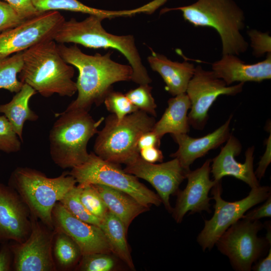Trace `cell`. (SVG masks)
<instances>
[{
  "label": "cell",
  "instance_id": "6da1fadb",
  "mask_svg": "<svg viewBox=\"0 0 271 271\" xmlns=\"http://www.w3.org/2000/svg\"><path fill=\"white\" fill-rule=\"evenodd\" d=\"M57 47L66 62L79 72L76 82L77 96L66 110L89 111L93 104L98 106L103 102L114 83L131 80V67L112 60L113 52L91 55L83 53L76 44L68 47L59 44Z\"/></svg>",
  "mask_w": 271,
  "mask_h": 271
},
{
  "label": "cell",
  "instance_id": "7a4b0ae2",
  "mask_svg": "<svg viewBox=\"0 0 271 271\" xmlns=\"http://www.w3.org/2000/svg\"><path fill=\"white\" fill-rule=\"evenodd\" d=\"M74 68L60 55L53 40L38 43L23 52L20 80L45 97L56 94L72 96L76 92Z\"/></svg>",
  "mask_w": 271,
  "mask_h": 271
},
{
  "label": "cell",
  "instance_id": "3957f363",
  "mask_svg": "<svg viewBox=\"0 0 271 271\" xmlns=\"http://www.w3.org/2000/svg\"><path fill=\"white\" fill-rule=\"evenodd\" d=\"M103 20L101 17L89 15L81 21L75 18L65 20L53 40L59 44L72 43L92 49L116 50L125 57L131 67V81L139 85L150 83L152 79L143 64L134 37L117 36L106 32L101 24Z\"/></svg>",
  "mask_w": 271,
  "mask_h": 271
},
{
  "label": "cell",
  "instance_id": "277c9868",
  "mask_svg": "<svg viewBox=\"0 0 271 271\" xmlns=\"http://www.w3.org/2000/svg\"><path fill=\"white\" fill-rule=\"evenodd\" d=\"M182 12L184 20L196 27H210L219 34L222 54L238 55L246 51L248 43L241 31L245 27V17L233 0H197L194 3L175 8H164L161 13Z\"/></svg>",
  "mask_w": 271,
  "mask_h": 271
},
{
  "label": "cell",
  "instance_id": "5b68a950",
  "mask_svg": "<svg viewBox=\"0 0 271 271\" xmlns=\"http://www.w3.org/2000/svg\"><path fill=\"white\" fill-rule=\"evenodd\" d=\"M56 115L49 134L50 155L60 168L72 169L87 160L88 142L104 118L95 120L88 111L79 110H65Z\"/></svg>",
  "mask_w": 271,
  "mask_h": 271
},
{
  "label": "cell",
  "instance_id": "8992f818",
  "mask_svg": "<svg viewBox=\"0 0 271 271\" xmlns=\"http://www.w3.org/2000/svg\"><path fill=\"white\" fill-rule=\"evenodd\" d=\"M76 183L69 172L49 178L35 169L18 167L11 173L8 184L20 195L32 215L54 228L53 209Z\"/></svg>",
  "mask_w": 271,
  "mask_h": 271
},
{
  "label": "cell",
  "instance_id": "52a82bcc",
  "mask_svg": "<svg viewBox=\"0 0 271 271\" xmlns=\"http://www.w3.org/2000/svg\"><path fill=\"white\" fill-rule=\"evenodd\" d=\"M156 121L155 117L140 110L120 121L111 114L97 133L93 153L104 160L126 165L140 156L138 141L143 133L152 130Z\"/></svg>",
  "mask_w": 271,
  "mask_h": 271
},
{
  "label": "cell",
  "instance_id": "ba28073f",
  "mask_svg": "<svg viewBox=\"0 0 271 271\" xmlns=\"http://www.w3.org/2000/svg\"><path fill=\"white\" fill-rule=\"evenodd\" d=\"M69 173L78 184L105 185L129 195L148 207L162 203L159 195L137 177L125 172L119 164L104 160L93 152L89 153L84 163L72 168Z\"/></svg>",
  "mask_w": 271,
  "mask_h": 271
},
{
  "label": "cell",
  "instance_id": "9c48e42d",
  "mask_svg": "<svg viewBox=\"0 0 271 271\" xmlns=\"http://www.w3.org/2000/svg\"><path fill=\"white\" fill-rule=\"evenodd\" d=\"M221 180L216 182L211 189L215 203L214 212L209 220H204V226L198 235L197 241L203 251L211 250L223 233L233 223L241 219L254 206L265 201L270 195V187L261 186L251 188L243 199L228 202L221 197Z\"/></svg>",
  "mask_w": 271,
  "mask_h": 271
},
{
  "label": "cell",
  "instance_id": "30bf717a",
  "mask_svg": "<svg viewBox=\"0 0 271 271\" xmlns=\"http://www.w3.org/2000/svg\"><path fill=\"white\" fill-rule=\"evenodd\" d=\"M263 226L259 220L240 219L216 241L215 245L221 253L227 256L234 270L250 271L253 263L264 254L268 244L271 245L265 238L257 236Z\"/></svg>",
  "mask_w": 271,
  "mask_h": 271
},
{
  "label": "cell",
  "instance_id": "8fae6325",
  "mask_svg": "<svg viewBox=\"0 0 271 271\" xmlns=\"http://www.w3.org/2000/svg\"><path fill=\"white\" fill-rule=\"evenodd\" d=\"M244 84L240 82L228 86L212 70H205L200 65L195 67L186 91L191 104L188 114L190 125L195 129H203L209 117V110L217 97L235 95L242 91Z\"/></svg>",
  "mask_w": 271,
  "mask_h": 271
},
{
  "label": "cell",
  "instance_id": "7c38bea8",
  "mask_svg": "<svg viewBox=\"0 0 271 271\" xmlns=\"http://www.w3.org/2000/svg\"><path fill=\"white\" fill-rule=\"evenodd\" d=\"M31 233L25 241H10L13 254V270H57L52 254L54 228L33 215Z\"/></svg>",
  "mask_w": 271,
  "mask_h": 271
},
{
  "label": "cell",
  "instance_id": "4fadbf2b",
  "mask_svg": "<svg viewBox=\"0 0 271 271\" xmlns=\"http://www.w3.org/2000/svg\"><path fill=\"white\" fill-rule=\"evenodd\" d=\"M65 20L59 11H47L0 33V59L24 51L41 42L53 40Z\"/></svg>",
  "mask_w": 271,
  "mask_h": 271
},
{
  "label": "cell",
  "instance_id": "5bb4252c",
  "mask_svg": "<svg viewBox=\"0 0 271 271\" xmlns=\"http://www.w3.org/2000/svg\"><path fill=\"white\" fill-rule=\"evenodd\" d=\"M123 170L150 183L157 191L166 209L172 212L170 196L177 194L180 185L186 179L190 170L183 168L176 158L165 163L155 164L147 162L139 156L126 165Z\"/></svg>",
  "mask_w": 271,
  "mask_h": 271
},
{
  "label": "cell",
  "instance_id": "9a60e30c",
  "mask_svg": "<svg viewBox=\"0 0 271 271\" xmlns=\"http://www.w3.org/2000/svg\"><path fill=\"white\" fill-rule=\"evenodd\" d=\"M32 215L18 192L0 181V244L22 242L32 230Z\"/></svg>",
  "mask_w": 271,
  "mask_h": 271
},
{
  "label": "cell",
  "instance_id": "2e32d148",
  "mask_svg": "<svg viewBox=\"0 0 271 271\" xmlns=\"http://www.w3.org/2000/svg\"><path fill=\"white\" fill-rule=\"evenodd\" d=\"M207 159L202 166L189 170L186 175L187 184L183 190H179L175 206L172 209L173 217L177 223H181L188 212L190 214L206 211L211 212L209 193L216 181L211 180V163Z\"/></svg>",
  "mask_w": 271,
  "mask_h": 271
},
{
  "label": "cell",
  "instance_id": "e0dca14e",
  "mask_svg": "<svg viewBox=\"0 0 271 271\" xmlns=\"http://www.w3.org/2000/svg\"><path fill=\"white\" fill-rule=\"evenodd\" d=\"M53 228L69 235L78 245L83 255L111 252L100 227L83 221L71 214L60 202L52 211Z\"/></svg>",
  "mask_w": 271,
  "mask_h": 271
},
{
  "label": "cell",
  "instance_id": "ac0fdd59",
  "mask_svg": "<svg viewBox=\"0 0 271 271\" xmlns=\"http://www.w3.org/2000/svg\"><path fill=\"white\" fill-rule=\"evenodd\" d=\"M239 141L232 133L219 154L212 160L211 173L218 181L225 176H232L247 184L251 188L259 187V182L253 171L254 147H249L245 153L243 163L238 162L235 157L241 152Z\"/></svg>",
  "mask_w": 271,
  "mask_h": 271
},
{
  "label": "cell",
  "instance_id": "d6986e66",
  "mask_svg": "<svg viewBox=\"0 0 271 271\" xmlns=\"http://www.w3.org/2000/svg\"><path fill=\"white\" fill-rule=\"evenodd\" d=\"M233 115L214 131L203 137L194 138L187 133L172 135L178 145V149L171 157L177 158L183 168L190 166L197 159L206 155L210 150L219 147L226 142L231 133L230 122Z\"/></svg>",
  "mask_w": 271,
  "mask_h": 271
},
{
  "label": "cell",
  "instance_id": "ffe728a7",
  "mask_svg": "<svg viewBox=\"0 0 271 271\" xmlns=\"http://www.w3.org/2000/svg\"><path fill=\"white\" fill-rule=\"evenodd\" d=\"M212 69L228 86L235 82H261L271 78V53L254 64L246 63L235 55H222L221 59L212 64Z\"/></svg>",
  "mask_w": 271,
  "mask_h": 271
},
{
  "label": "cell",
  "instance_id": "44dd1931",
  "mask_svg": "<svg viewBox=\"0 0 271 271\" xmlns=\"http://www.w3.org/2000/svg\"><path fill=\"white\" fill-rule=\"evenodd\" d=\"M152 69L158 72L166 84V90L173 96L186 93L195 67L186 61H173L165 55L152 51L147 58Z\"/></svg>",
  "mask_w": 271,
  "mask_h": 271
},
{
  "label": "cell",
  "instance_id": "7402d4cb",
  "mask_svg": "<svg viewBox=\"0 0 271 271\" xmlns=\"http://www.w3.org/2000/svg\"><path fill=\"white\" fill-rule=\"evenodd\" d=\"M191 105L186 93L170 98L167 107L161 118L156 121L152 130L160 138L167 133L172 135L188 133L190 126L188 111Z\"/></svg>",
  "mask_w": 271,
  "mask_h": 271
},
{
  "label": "cell",
  "instance_id": "603a6c76",
  "mask_svg": "<svg viewBox=\"0 0 271 271\" xmlns=\"http://www.w3.org/2000/svg\"><path fill=\"white\" fill-rule=\"evenodd\" d=\"M94 185L108 210L122 221L127 230L136 217L149 209L122 191L103 185Z\"/></svg>",
  "mask_w": 271,
  "mask_h": 271
},
{
  "label": "cell",
  "instance_id": "cb8c5ba5",
  "mask_svg": "<svg viewBox=\"0 0 271 271\" xmlns=\"http://www.w3.org/2000/svg\"><path fill=\"white\" fill-rule=\"evenodd\" d=\"M36 93L31 86L23 83L10 101L0 104V113L7 118L22 142L25 122L35 121L39 118L38 115L29 105L31 98Z\"/></svg>",
  "mask_w": 271,
  "mask_h": 271
},
{
  "label": "cell",
  "instance_id": "d4e9b609",
  "mask_svg": "<svg viewBox=\"0 0 271 271\" xmlns=\"http://www.w3.org/2000/svg\"><path fill=\"white\" fill-rule=\"evenodd\" d=\"M100 228L109 245L110 251L129 268H134L126 239L127 230L122 221L109 211L101 220Z\"/></svg>",
  "mask_w": 271,
  "mask_h": 271
},
{
  "label": "cell",
  "instance_id": "484cf974",
  "mask_svg": "<svg viewBox=\"0 0 271 271\" xmlns=\"http://www.w3.org/2000/svg\"><path fill=\"white\" fill-rule=\"evenodd\" d=\"M32 2L37 10L40 13L50 11H69L95 15L104 19L131 17L139 13L138 9L119 11L97 9L86 6L78 0H32Z\"/></svg>",
  "mask_w": 271,
  "mask_h": 271
},
{
  "label": "cell",
  "instance_id": "4316f807",
  "mask_svg": "<svg viewBox=\"0 0 271 271\" xmlns=\"http://www.w3.org/2000/svg\"><path fill=\"white\" fill-rule=\"evenodd\" d=\"M55 230L52 254L56 269L67 270L79 261L82 254L78 245L69 235Z\"/></svg>",
  "mask_w": 271,
  "mask_h": 271
},
{
  "label": "cell",
  "instance_id": "83f0119b",
  "mask_svg": "<svg viewBox=\"0 0 271 271\" xmlns=\"http://www.w3.org/2000/svg\"><path fill=\"white\" fill-rule=\"evenodd\" d=\"M23 52L0 59V89L16 93L21 89L23 83L17 75L23 66Z\"/></svg>",
  "mask_w": 271,
  "mask_h": 271
},
{
  "label": "cell",
  "instance_id": "f1b7e54d",
  "mask_svg": "<svg viewBox=\"0 0 271 271\" xmlns=\"http://www.w3.org/2000/svg\"><path fill=\"white\" fill-rule=\"evenodd\" d=\"M81 188V185H76L59 202L76 218L100 227L101 220L90 213L80 200Z\"/></svg>",
  "mask_w": 271,
  "mask_h": 271
},
{
  "label": "cell",
  "instance_id": "f546056e",
  "mask_svg": "<svg viewBox=\"0 0 271 271\" xmlns=\"http://www.w3.org/2000/svg\"><path fill=\"white\" fill-rule=\"evenodd\" d=\"M152 87L149 84H140L138 87L129 90L125 94L139 110L155 117L157 106L152 95Z\"/></svg>",
  "mask_w": 271,
  "mask_h": 271
},
{
  "label": "cell",
  "instance_id": "4dcf8cb0",
  "mask_svg": "<svg viewBox=\"0 0 271 271\" xmlns=\"http://www.w3.org/2000/svg\"><path fill=\"white\" fill-rule=\"evenodd\" d=\"M103 103L108 111L120 121L125 116L139 110L125 94L112 90L106 96Z\"/></svg>",
  "mask_w": 271,
  "mask_h": 271
},
{
  "label": "cell",
  "instance_id": "1f68e13d",
  "mask_svg": "<svg viewBox=\"0 0 271 271\" xmlns=\"http://www.w3.org/2000/svg\"><path fill=\"white\" fill-rule=\"evenodd\" d=\"M80 185L82 203L90 213L102 220L108 209L96 188L94 185Z\"/></svg>",
  "mask_w": 271,
  "mask_h": 271
},
{
  "label": "cell",
  "instance_id": "d6a6232c",
  "mask_svg": "<svg viewBox=\"0 0 271 271\" xmlns=\"http://www.w3.org/2000/svg\"><path fill=\"white\" fill-rule=\"evenodd\" d=\"M115 265L114 259L108 253H96L83 255L77 269L81 271H110Z\"/></svg>",
  "mask_w": 271,
  "mask_h": 271
},
{
  "label": "cell",
  "instance_id": "836d02e7",
  "mask_svg": "<svg viewBox=\"0 0 271 271\" xmlns=\"http://www.w3.org/2000/svg\"><path fill=\"white\" fill-rule=\"evenodd\" d=\"M22 141L12 124L4 115H0V152L7 154L19 152Z\"/></svg>",
  "mask_w": 271,
  "mask_h": 271
},
{
  "label": "cell",
  "instance_id": "e575fe53",
  "mask_svg": "<svg viewBox=\"0 0 271 271\" xmlns=\"http://www.w3.org/2000/svg\"><path fill=\"white\" fill-rule=\"evenodd\" d=\"M247 34L250 40L253 55L261 57L266 53H271V37L267 33L252 29L248 31Z\"/></svg>",
  "mask_w": 271,
  "mask_h": 271
},
{
  "label": "cell",
  "instance_id": "d590c367",
  "mask_svg": "<svg viewBox=\"0 0 271 271\" xmlns=\"http://www.w3.org/2000/svg\"><path fill=\"white\" fill-rule=\"evenodd\" d=\"M25 20L10 5L0 0V33L14 28Z\"/></svg>",
  "mask_w": 271,
  "mask_h": 271
},
{
  "label": "cell",
  "instance_id": "8d00e7d4",
  "mask_svg": "<svg viewBox=\"0 0 271 271\" xmlns=\"http://www.w3.org/2000/svg\"><path fill=\"white\" fill-rule=\"evenodd\" d=\"M23 19L34 17L41 13L37 10L32 0H4Z\"/></svg>",
  "mask_w": 271,
  "mask_h": 271
},
{
  "label": "cell",
  "instance_id": "74e56055",
  "mask_svg": "<svg viewBox=\"0 0 271 271\" xmlns=\"http://www.w3.org/2000/svg\"><path fill=\"white\" fill-rule=\"evenodd\" d=\"M261 205L244 214L241 219L250 221L259 220L264 217L271 216V196L270 195Z\"/></svg>",
  "mask_w": 271,
  "mask_h": 271
},
{
  "label": "cell",
  "instance_id": "f35d334b",
  "mask_svg": "<svg viewBox=\"0 0 271 271\" xmlns=\"http://www.w3.org/2000/svg\"><path fill=\"white\" fill-rule=\"evenodd\" d=\"M0 244V271L13 270V254L10 241Z\"/></svg>",
  "mask_w": 271,
  "mask_h": 271
},
{
  "label": "cell",
  "instance_id": "ab89813d",
  "mask_svg": "<svg viewBox=\"0 0 271 271\" xmlns=\"http://www.w3.org/2000/svg\"><path fill=\"white\" fill-rule=\"evenodd\" d=\"M270 138L271 135L270 132L269 136L265 142L266 148L265 152L260 159L257 169L254 172L256 178L259 180L264 176L266 169L271 162Z\"/></svg>",
  "mask_w": 271,
  "mask_h": 271
},
{
  "label": "cell",
  "instance_id": "60d3db41",
  "mask_svg": "<svg viewBox=\"0 0 271 271\" xmlns=\"http://www.w3.org/2000/svg\"><path fill=\"white\" fill-rule=\"evenodd\" d=\"M160 138L152 130L143 133L139 139L137 143V148L140 150L150 147L159 148L161 145Z\"/></svg>",
  "mask_w": 271,
  "mask_h": 271
},
{
  "label": "cell",
  "instance_id": "b9f144b4",
  "mask_svg": "<svg viewBox=\"0 0 271 271\" xmlns=\"http://www.w3.org/2000/svg\"><path fill=\"white\" fill-rule=\"evenodd\" d=\"M139 154L143 160L151 163L162 162L164 159L162 151L155 147L143 149L140 150Z\"/></svg>",
  "mask_w": 271,
  "mask_h": 271
},
{
  "label": "cell",
  "instance_id": "7bdbcfd3",
  "mask_svg": "<svg viewBox=\"0 0 271 271\" xmlns=\"http://www.w3.org/2000/svg\"><path fill=\"white\" fill-rule=\"evenodd\" d=\"M251 269L254 271H270L271 270V247L267 255L263 258L260 260L253 266Z\"/></svg>",
  "mask_w": 271,
  "mask_h": 271
}]
</instances>
